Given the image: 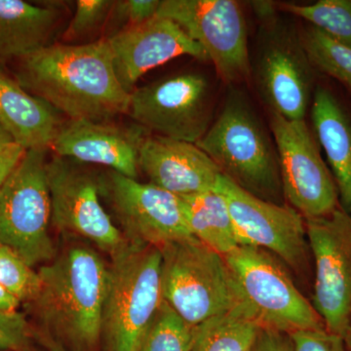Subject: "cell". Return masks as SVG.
<instances>
[{
	"mask_svg": "<svg viewBox=\"0 0 351 351\" xmlns=\"http://www.w3.org/2000/svg\"><path fill=\"white\" fill-rule=\"evenodd\" d=\"M149 134L135 123L124 126L112 120L69 119L60 128L51 149L58 156L106 166L137 180L138 152Z\"/></svg>",
	"mask_w": 351,
	"mask_h": 351,
	"instance_id": "e0dca14e",
	"label": "cell"
},
{
	"mask_svg": "<svg viewBox=\"0 0 351 351\" xmlns=\"http://www.w3.org/2000/svg\"><path fill=\"white\" fill-rule=\"evenodd\" d=\"M107 38L115 75L129 94L145 73L175 58L191 56L208 60L202 48L180 25L159 16L143 24L125 27Z\"/></svg>",
	"mask_w": 351,
	"mask_h": 351,
	"instance_id": "2e32d148",
	"label": "cell"
},
{
	"mask_svg": "<svg viewBox=\"0 0 351 351\" xmlns=\"http://www.w3.org/2000/svg\"><path fill=\"white\" fill-rule=\"evenodd\" d=\"M138 164L151 184L179 197L213 191L223 175L197 145L152 134L143 141Z\"/></svg>",
	"mask_w": 351,
	"mask_h": 351,
	"instance_id": "ac0fdd59",
	"label": "cell"
},
{
	"mask_svg": "<svg viewBox=\"0 0 351 351\" xmlns=\"http://www.w3.org/2000/svg\"><path fill=\"white\" fill-rule=\"evenodd\" d=\"M181 199L186 223L195 239L223 257L239 248L232 215L221 193L213 189Z\"/></svg>",
	"mask_w": 351,
	"mask_h": 351,
	"instance_id": "7402d4cb",
	"label": "cell"
},
{
	"mask_svg": "<svg viewBox=\"0 0 351 351\" xmlns=\"http://www.w3.org/2000/svg\"><path fill=\"white\" fill-rule=\"evenodd\" d=\"M262 325L246 304L196 326L193 351H250Z\"/></svg>",
	"mask_w": 351,
	"mask_h": 351,
	"instance_id": "603a6c76",
	"label": "cell"
},
{
	"mask_svg": "<svg viewBox=\"0 0 351 351\" xmlns=\"http://www.w3.org/2000/svg\"><path fill=\"white\" fill-rule=\"evenodd\" d=\"M51 219L61 232L91 241L110 257L128 241L100 202V180L77 161L55 154L46 164Z\"/></svg>",
	"mask_w": 351,
	"mask_h": 351,
	"instance_id": "4fadbf2b",
	"label": "cell"
},
{
	"mask_svg": "<svg viewBox=\"0 0 351 351\" xmlns=\"http://www.w3.org/2000/svg\"><path fill=\"white\" fill-rule=\"evenodd\" d=\"M225 258L242 299L263 328L289 335L326 329L313 304L269 252L240 245Z\"/></svg>",
	"mask_w": 351,
	"mask_h": 351,
	"instance_id": "ba28073f",
	"label": "cell"
},
{
	"mask_svg": "<svg viewBox=\"0 0 351 351\" xmlns=\"http://www.w3.org/2000/svg\"><path fill=\"white\" fill-rule=\"evenodd\" d=\"M250 351H295L289 334L262 328Z\"/></svg>",
	"mask_w": 351,
	"mask_h": 351,
	"instance_id": "1f68e13d",
	"label": "cell"
},
{
	"mask_svg": "<svg viewBox=\"0 0 351 351\" xmlns=\"http://www.w3.org/2000/svg\"><path fill=\"white\" fill-rule=\"evenodd\" d=\"M99 180L127 241L161 248L193 239L179 196L112 170Z\"/></svg>",
	"mask_w": 351,
	"mask_h": 351,
	"instance_id": "5bb4252c",
	"label": "cell"
},
{
	"mask_svg": "<svg viewBox=\"0 0 351 351\" xmlns=\"http://www.w3.org/2000/svg\"><path fill=\"white\" fill-rule=\"evenodd\" d=\"M304 221L315 262L313 306L327 331L343 337L351 324V215L339 205Z\"/></svg>",
	"mask_w": 351,
	"mask_h": 351,
	"instance_id": "7c38bea8",
	"label": "cell"
},
{
	"mask_svg": "<svg viewBox=\"0 0 351 351\" xmlns=\"http://www.w3.org/2000/svg\"><path fill=\"white\" fill-rule=\"evenodd\" d=\"M300 36L316 73L338 83L351 94V48L308 24Z\"/></svg>",
	"mask_w": 351,
	"mask_h": 351,
	"instance_id": "cb8c5ba5",
	"label": "cell"
},
{
	"mask_svg": "<svg viewBox=\"0 0 351 351\" xmlns=\"http://www.w3.org/2000/svg\"><path fill=\"white\" fill-rule=\"evenodd\" d=\"M196 145L221 174L252 195L280 204L283 189L276 143L243 92L230 90L218 117Z\"/></svg>",
	"mask_w": 351,
	"mask_h": 351,
	"instance_id": "3957f363",
	"label": "cell"
},
{
	"mask_svg": "<svg viewBox=\"0 0 351 351\" xmlns=\"http://www.w3.org/2000/svg\"><path fill=\"white\" fill-rule=\"evenodd\" d=\"M41 287L32 302L47 329L75 348L92 350L100 341L110 270L89 247L75 245L38 270Z\"/></svg>",
	"mask_w": 351,
	"mask_h": 351,
	"instance_id": "7a4b0ae2",
	"label": "cell"
},
{
	"mask_svg": "<svg viewBox=\"0 0 351 351\" xmlns=\"http://www.w3.org/2000/svg\"><path fill=\"white\" fill-rule=\"evenodd\" d=\"M215 191L225 198L239 244L276 254L295 269L307 260L306 221L291 206L270 202L221 175Z\"/></svg>",
	"mask_w": 351,
	"mask_h": 351,
	"instance_id": "9a60e30c",
	"label": "cell"
},
{
	"mask_svg": "<svg viewBox=\"0 0 351 351\" xmlns=\"http://www.w3.org/2000/svg\"><path fill=\"white\" fill-rule=\"evenodd\" d=\"M158 249L163 301L189 324L245 304L225 257L195 237Z\"/></svg>",
	"mask_w": 351,
	"mask_h": 351,
	"instance_id": "5b68a950",
	"label": "cell"
},
{
	"mask_svg": "<svg viewBox=\"0 0 351 351\" xmlns=\"http://www.w3.org/2000/svg\"><path fill=\"white\" fill-rule=\"evenodd\" d=\"M196 326L162 302L145 334L140 351H193Z\"/></svg>",
	"mask_w": 351,
	"mask_h": 351,
	"instance_id": "484cf974",
	"label": "cell"
},
{
	"mask_svg": "<svg viewBox=\"0 0 351 351\" xmlns=\"http://www.w3.org/2000/svg\"><path fill=\"white\" fill-rule=\"evenodd\" d=\"M112 258L101 336L108 351H140L163 302L160 250L128 242Z\"/></svg>",
	"mask_w": 351,
	"mask_h": 351,
	"instance_id": "277c9868",
	"label": "cell"
},
{
	"mask_svg": "<svg viewBox=\"0 0 351 351\" xmlns=\"http://www.w3.org/2000/svg\"><path fill=\"white\" fill-rule=\"evenodd\" d=\"M279 9L351 48V0H319L311 4H279Z\"/></svg>",
	"mask_w": 351,
	"mask_h": 351,
	"instance_id": "d4e9b609",
	"label": "cell"
},
{
	"mask_svg": "<svg viewBox=\"0 0 351 351\" xmlns=\"http://www.w3.org/2000/svg\"><path fill=\"white\" fill-rule=\"evenodd\" d=\"M48 149L25 151L0 193V245L29 267L50 263L55 255L48 226L51 197L46 164Z\"/></svg>",
	"mask_w": 351,
	"mask_h": 351,
	"instance_id": "52a82bcc",
	"label": "cell"
},
{
	"mask_svg": "<svg viewBox=\"0 0 351 351\" xmlns=\"http://www.w3.org/2000/svg\"><path fill=\"white\" fill-rule=\"evenodd\" d=\"M63 11L24 0H0V68L52 45Z\"/></svg>",
	"mask_w": 351,
	"mask_h": 351,
	"instance_id": "44dd1931",
	"label": "cell"
},
{
	"mask_svg": "<svg viewBox=\"0 0 351 351\" xmlns=\"http://www.w3.org/2000/svg\"><path fill=\"white\" fill-rule=\"evenodd\" d=\"M251 59V77L269 112L306 119L320 75L309 61L300 32L277 19L262 21Z\"/></svg>",
	"mask_w": 351,
	"mask_h": 351,
	"instance_id": "8992f818",
	"label": "cell"
},
{
	"mask_svg": "<svg viewBox=\"0 0 351 351\" xmlns=\"http://www.w3.org/2000/svg\"><path fill=\"white\" fill-rule=\"evenodd\" d=\"M20 304L21 302L17 298L14 297L0 285V311L13 313V311H17Z\"/></svg>",
	"mask_w": 351,
	"mask_h": 351,
	"instance_id": "836d02e7",
	"label": "cell"
},
{
	"mask_svg": "<svg viewBox=\"0 0 351 351\" xmlns=\"http://www.w3.org/2000/svg\"><path fill=\"white\" fill-rule=\"evenodd\" d=\"M213 108L207 78L186 73L134 89L127 114L152 135L196 145L213 123Z\"/></svg>",
	"mask_w": 351,
	"mask_h": 351,
	"instance_id": "30bf717a",
	"label": "cell"
},
{
	"mask_svg": "<svg viewBox=\"0 0 351 351\" xmlns=\"http://www.w3.org/2000/svg\"><path fill=\"white\" fill-rule=\"evenodd\" d=\"M176 23L195 41L230 85L251 77L248 27L234 0H163L157 15Z\"/></svg>",
	"mask_w": 351,
	"mask_h": 351,
	"instance_id": "9c48e42d",
	"label": "cell"
},
{
	"mask_svg": "<svg viewBox=\"0 0 351 351\" xmlns=\"http://www.w3.org/2000/svg\"><path fill=\"white\" fill-rule=\"evenodd\" d=\"M283 195L304 219L331 213L339 206L338 189L323 160L320 145L304 120H290L269 112Z\"/></svg>",
	"mask_w": 351,
	"mask_h": 351,
	"instance_id": "8fae6325",
	"label": "cell"
},
{
	"mask_svg": "<svg viewBox=\"0 0 351 351\" xmlns=\"http://www.w3.org/2000/svg\"><path fill=\"white\" fill-rule=\"evenodd\" d=\"M251 5L254 8V11L257 14L261 20L265 21L276 16V10H274V4L272 2L267 1H255L251 2Z\"/></svg>",
	"mask_w": 351,
	"mask_h": 351,
	"instance_id": "e575fe53",
	"label": "cell"
},
{
	"mask_svg": "<svg viewBox=\"0 0 351 351\" xmlns=\"http://www.w3.org/2000/svg\"><path fill=\"white\" fill-rule=\"evenodd\" d=\"M43 341L44 346L49 351H69L63 343H60L57 339L51 338L48 335L45 334V336H43Z\"/></svg>",
	"mask_w": 351,
	"mask_h": 351,
	"instance_id": "8d00e7d4",
	"label": "cell"
},
{
	"mask_svg": "<svg viewBox=\"0 0 351 351\" xmlns=\"http://www.w3.org/2000/svg\"><path fill=\"white\" fill-rule=\"evenodd\" d=\"M21 149H23V147H20V145H16V147H14L13 149H10V151L4 152V154H0V165L6 162L10 157H12L14 154H15L18 151H20Z\"/></svg>",
	"mask_w": 351,
	"mask_h": 351,
	"instance_id": "74e56055",
	"label": "cell"
},
{
	"mask_svg": "<svg viewBox=\"0 0 351 351\" xmlns=\"http://www.w3.org/2000/svg\"><path fill=\"white\" fill-rule=\"evenodd\" d=\"M14 78L69 120L110 121L128 113L130 94L115 75L107 38L52 44L18 61Z\"/></svg>",
	"mask_w": 351,
	"mask_h": 351,
	"instance_id": "6da1fadb",
	"label": "cell"
},
{
	"mask_svg": "<svg viewBox=\"0 0 351 351\" xmlns=\"http://www.w3.org/2000/svg\"><path fill=\"white\" fill-rule=\"evenodd\" d=\"M343 339H345L348 350L351 351V324L350 326L348 327V331H346L345 336H343Z\"/></svg>",
	"mask_w": 351,
	"mask_h": 351,
	"instance_id": "f35d334b",
	"label": "cell"
},
{
	"mask_svg": "<svg viewBox=\"0 0 351 351\" xmlns=\"http://www.w3.org/2000/svg\"><path fill=\"white\" fill-rule=\"evenodd\" d=\"M31 341V328L18 311H0V351H23Z\"/></svg>",
	"mask_w": 351,
	"mask_h": 351,
	"instance_id": "f546056e",
	"label": "cell"
},
{
	"mask_svg": "<svg viewBox=\"0 0 351 351\" xmlns=\"http://www.w3.org/2000/svg\"><path fill=\"white\" fill-rule=\"evenodd\" d=\"M16 145H18L16 144L14 138L11 137L10 134L0 124V154H4V152L10 151Z\"/></svg>",
	"mask_w": 351,
	"mask_h": 351,
	"instance_id": "d590c367",
	"label": "cell"
},
{
	"mask_svg": "<svg viewBox=\"0 0 351 351\" xmlns=\"http://www.w3.org/2000/svg\"><path fill=\"white\" fill-rule=\"evenodd\" d=\"M114 4L112 0H78L71 22L63 34L64 43H71L100 29L110 19Z\"/></svg>",
	"mask_w": 351,
	"mask_h": 351,
	"instance_id": "83f0119b",
	"label": "cell"
},
{
	"mask_svg": "<svg viewBox=\"0 0 351 351\" xmlns=\"http://www.w3.org/2000/svg\"><path fill=\"white\" fill-rule=\"evenodd\" d=\"M25 152V149H21L12 157H10L6 162L0 165V193H1L2 188H3L4 182H6L7 178L11 174L16 165L19 163Z\"/></svg>",
	"mask_w": 351,
	"mask_h": 351,
	"instance_id": "d6a6232c",
	"label": "cell"
},
{
	"mask_svg": "<svg viewBox=\"0 0 351 351\" xmlns=\"http://www.w3.org/2000/svg\"><path fill=\"white\" fill-rule=\"evenodd\" d=\"M0 124L29 151L51 149L63 122L58 110L0 68Z\"/></svg>",
	"mask_w": 351,
	"mask_h": 351,
	"instance_id": "ffe728a7",
	"label": "cell"
},
{
	"mask_svg": "<svg viewBox=\"0 0 351 351\" xmlns=\"http://www.w3.org/2000/svg\"><path fill=\"white\" fill-rule=\"evenodd\" d=\"M311 124L327 156L339 205L351 215V94L320 76L311 106Z\"/></svg>",
	"mask_w": 351,
	"mask_h": 351,
	"instance_id": "d6986e66",
	"label": "cell"
},
{
	"mask_svg": "<svg viewBox=\"0 0 351 351\" xmlns=\"http://www.w3.org/2000/svg\"><path fill=\"white\" fill-rule=\"evenodd\" d=\"M159 5H160L159 0L114 1L110 19H108L112 21L113 25L112 34L110 36L125 27L143 24L156 17Z\"/></svg>",
	"mask_w": 351,
	"mask_h": 351,
	"instance_id": "f1b7e54d",
	"label": "cell"
},
{
	"mask_svg": "<svg viewBox=\"0 0 351 351\" xmlns=\"http://www.w3.org/2000/svg\"><path fill=\"white\" fill-rule=\"evenodd\" d=\"M290 336L295 351H348L343 337L326 329L302 330Z\"/></svg>",
	"mask_w": 351,
	"mask_h": 351,
	"instance_id": "4dcf8cb0",
	"label": "cell"
},
{
	"mask_svg": "<svg viewBox=\"0 0 351 351\" xmlns=\"http://www.w3.org/2000/svg\"><path fill=\"white\" fill-rule=\"evenodd\" d=\"M0 285L21 302H34L39 294L41 279L8 247L0 245Z\"/></svg>",
	"mask_w": 351,
	"mask_h": 351,
	"instance_id": "4316f807",
	"label": "cell"
}]
</instances>
